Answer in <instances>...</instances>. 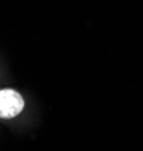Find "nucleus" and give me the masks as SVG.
Segmentation results:
<instances>
[{"mask_svg": "<svg viewBox=\"0 0 143 151\" xmlns=\"http://www.w3.org/2000/svg\"><path fill=\"white\" fill-rule=\"evenodd\" d=\"M23 110H24V98L18 91L11 89V88L0 91V118L3 119L15 118Z\"/></svg>", "mask_w": 143, "mask_h": 151, "instance_id": "f257e3e1", "label": "nucleus"}]
</instances>
